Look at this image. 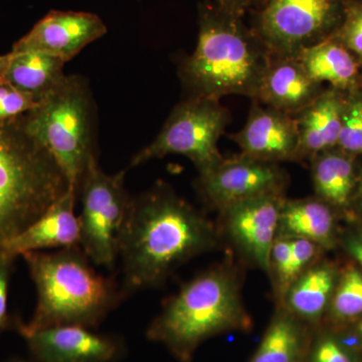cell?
<instances>
[{"mask_svg":"<svg viewBox=\"0 0 362 362\" xmlns=\"http://www.w3.org/2000/svg\"><path fill=\"white\" fill-rule=\"evenodd\" d=\"M23 127L45 147L63 171L69 185L78 190L92 157L93 104L87 82L80 76H66L21 115Z\"/></svg>","mask_w":362,"mask_h":362,"instance_id":"cell-6","label":"cell"},{"mask_svg":"<svg viewBox=\"0 0 362 362\" xmlns=\"http://www.w3.org/2000/svg\"><path fill=\"white\" fill-rule=\"evenodd\" d=\"M325 89L307 74L296 56L273 54L255 101L295 117Z\"/></svg>","mask_w":362,"mask_h":362,"instance_id":"cell-16","label":"cell"},{"mask_svg":"<svg viewBox=\"0 0 362 362\" xmlns=\"http://www.w3.org/2000/svg\"><path fill=\"white\" fill-rule=\"evenodd\" d=\"M230 138L239 145L243 156L273 163L297 161L296 118L259 102L252 101L246 124Z\"/></svg>","mask_w":362,"mask_h":362,"instance_id":"cell-14","label":"cell"},{"mask_svg":"<svg viewBox=\"0 0 362 362\" xmlns=\"http://www.w3.org/2000/svg\"><path fill=\"white\" fill-rule=\"evenodd\" d=\"M230 123L221 100L187 98L176 105L156 139L131 159L130 168L169 154L187 157L199 175L218 165L223 157L218 140Z\"/></svg>","mask_w":362,"mask_h":362,"instance_id":"cell-7","label":"cell"},{"mask_svg":"<svg viewBox=\"0 0 362 362\" xmlns=\"http://www.w3.org/2000/svg\"><path fill=\"white\" fill-rule=\"evenodd\" d=\"M347 0H270L252 11V28L273 54L297 56L330 39L342 25Z\"/></svg>","mask_w":362,"mask_h":362,"instance_id":"cell-9","label":"cell"},{"mask_svg":"<svg viewBox=\"0 0 362 362\" xmlns=\"http://www.w3.org/2000/svg\"><path fill=\"white\" fill-rule=\"evenodd\" d=\"M214 1L228 13L240 18H244L245 14L250 11L247 0H214Z\"/></svg>","mask_w":362,"mask_h":362,"instance_id":"cell-32","label":"cell"},{"mask_svg":"<svg viewBox=\"0 0 362 362\" xmlns=\"http://www.w3.org/2000/svg\"><path fill=\"white\" fill-rule=\"evenodd\" d=\"M313 361L352 362L349 354L332 339H325L319 343L314 352Z\"/></svg>","mask_w":362,"mask_h":362,"instance_id":"cell-31","label":"cell"},{"mask_svg":"<svg viewBox=\"0 0 362 362\" xmlns=\"http://www.w3.org/2000/svg\"><path fill=\"white\" fill-rule=\"evenodd\" d=\"M11 57H13L11 52L9 54L0 56V82L6 81V76L7 70H8L9 64H11Z\"/></svg>","mask_w":362,"mask_h":362,"instance_id":"cell-34","label":"cell"},{"mask_svg":"<svg viewBox=\"0 0 362 362\" xmlns=\"http://www.w3.org/2000/svg\"><path fill=\"white\" fill-rule=\"evenodd\" d=\"M284 201V194L265 195L220 211L226 235L235 247L250 263L268 274Z\"/></svg>","mask_w":362,"mask_h":362,"instance_id":"cell-12","label":"cell"},{"mask_svg":"<svg viewBox=\"0 0 362 362\" xmlns=\"http://www.w3.org/2000/svg\"><path fill=\"white\" fill-rule=\"evenodd\" d=\"M287 173L279 163L243 156L225 159L199 175L197 187L207 206L221 211L226 207L265 195L284 194Z\"/></svg>","mask_w":362,"mask_h":362,"instance_id":"cell-10","label":"cell"},{"mask_svg":"<svg viewBox=\"0 0 362 362\" xmlns=\"http://www.w3.org/2000/svg\"><path fill=\"white\" fill-rule=\"evenodd\" d=\"M249 4L250 11H256L265 6L270 0H247Z\"/></svg>","mask_w":362,"mask_h":362,"instance_id":"cell-35","label":"cell"},{"mask_svg":"<svg viewBox=\"0 0 362 362\" xmlns=\"http://www.w3.org/2000/svg\"><path fill=\"white\" fill-rule=\"evenodd\" d=\"M69 187L52 154L26 132L21 116L0 122V250Z\"/></svg>","mask_w":362,"mask_h":362,"instance_id":"cell-5","label":"cell"},{"mask_svg":"<svg viewBox=\"0 0 362 362\" xmlns=\"http://www.w3.org/2000/svg\"><path fill=\"white\" fill-rule=\"evenodd\" d=\"M13 257L0 250V337L7 330L14 329L16 320L8 313V289L13 270Z\"/></svg>","mask_w":362,"mask_h":362,"instance_id":"cell-29","label":"cell"},{"mask_svg":"<svg viewBox=\"0 0 362 362\" xmlns=\"http://www.w3.org/2000/svg\"><path fill=\"white\" fill-rule=\"evenodd\" d=\"M37 102L33 95L18 89L11 83L0 82V122L28 113L35 108Z\"/></svg>","mask_w":362,"mask_h":362,"instance_id":"cell-28","label":"cell"},{"mask_svg":"<svg viewBox=\"0 0 362 362\" xmlns=\"http://www.w3.org/2000/svg\"><path fill=\"white\" fill-rule=\"evenodd\" d=\"M305 71L315 82L349 93L362 86V66L354 54L334 37L297 54Z\"/></svg>","mask_w":362,"mask_h":362,"instance_id":"cell-18","label":"cell"},{"mask_svg":"<svg viewBox=\"0 0 362 362\" xmlns=\"http://www.w3.org/2000/svg\"><path fill=\"white\" fill-rule=\"evenodd\" d=\"M272 52L243 18L216 2L199 6L197 47L182 59L178 75L187 98L221 100L258 97Z\"/></svg>","mask_w":362,"mask_h":362,"instance_id":"cell-2","label":"cell"},{"mask_svg":"<svg viewBox=\"0 0 362 362\" xmlns=\"http://www.w3.org/2000/svg\"><path fill=\"white\" fill-rule=\"evenodd\" d=\"M337 284L333 267L313 264L290 286L282 304L297 318L317 320L329 306Z\"/></svg>","mask_w":362,"mask_h":362,"instance_id":"cell-21","label":"cell"},{"mask_svg":"<svg viewBox=\"0 0 362 362\" xmlns=\"http://www.w3.org/2000/svg\"><path fill=\"white\" fill-rule=\"evenodd\" d=\"M213 221L158 181L132 197L119 240L125 296L159 287L180 267L218 247Z\"/></svg>","mask_w":362,"mask_h":362,"instance_id":"cell-1","label":"cell"},{"mask_svg":"<svg viewBox=\"0 0 362 362\" xmlns=\"http://www.w3.org/2000/svg\"><path fill=\"white\" fill-rule=\"evenodd\" d=\"M291 238L278 235L274 242L270 256V273L274 275L276 292L283 302L290 288V265H291Z\"/></svg>","mask_w":362,"mask_h":362,"instance_id":"cell-27","label":"cell"},{"mask_svg":"<svg viewBox=\"0 0 362 362\" xmlns=\"http://www.w3.org/2000/svg\"><path fill=\"white\" fill-rule=\"evenodd\" d=\"M358 332H359V335H361V340H362V321H361V323L359 324Z\"/></svg>","mask_w":362,"mask_h":362,"instance_id":"cell-38","label":"cell"},{"mask_svg":"<svg viewBox=\"0 0 362 362\" xmlns=\"http://www.w3.org/2000/svg\"><path fill=\"white\" fill-rule=\"evenodd\" d=\"M78 192L68 190L42 216L2 247L13 258L28 252L80 247V221L75 214Z\"/></svg>","mask_w":362,"mask_h":362,"instance_id":"cell-15","label":"cell"},{"mask_svg":"<svg viewBox=\"0 0 362 362\" xmlns=\"http://www.w3.org/2000/svg\"><path fill=\"white\" fill-rule=\"evenodd\" d=\"M292 240V257L291 265H290V286L294 283L299 276H301L307 269L310 268L315 261L318 250L313 242L299 238H291Z\"/></svg>","mask_w":362,"mask_h":362,"instance_id":"cell-30","label":"cell"},{"mask_svg":"<svg viewBox=\"0 0 362 362\" xmlns=\"http://www.w3.org/2000/svg\"><path fill=\"white\" fill-rule=\"evenodd\" d=\"M6 81L40 101L66 77L64 59L40 52H11Z\"/></svg>","mask_w":362,"mask_h":362,"instance_id":"cell-22","label":"cell"},{"mask_svg":"<svg viewBox=\"0 0 362 362\" xmlns=\"http://www.w3.org/2000/svg\"><path fill=\"white\" fill-rule=\"evenodd\" d=\"M331 315L347 321L362 315V271L347 267L337 283L330 301Z\"/></svg>","mask_w":362,"mask_h":362,"instance_id":"cell-24","label":"cell"},{"mask_svg":"<svg viewBox=\"0 0 362 362\" xmlns=\"http://www.w3.org/2000/svg\"><path fill=\"white\" fill-rule=\"evenodd\" d=\"M278 235L299 238L330 249L335 244L333 207L319 199H286L281 209Z\"/></svg>","mask_w":362,"mask_h":362,"instance_id":"cell-20","label":"cell"},{"mask_svg":"<svg viewBox=\"0 0 362 362\" xmlns=\"http://www.w3.org/2000/svg\"><path fill=\"white\" fill-rule=\"evenodd\" d=\"M346 93L326 88L313 103L295 116L299 149L297 161L337 148Z\"/></svg>","mask_w":362,"mask_h":362,"instance_id":"cell-17","label":"cell"},{"mask_svg":"<svg viewBox=\"0 0 362 362\" xmlns=\"http://www.w3.org/2000/svg\"><path fill=\"white\" fill-rule=\"evenodd\" d=\"M358 201L359 209L362 213V175H361V181H359L358 189H357L356 199Z\"/></svg>","mask_w":362,"mask_h":362,"instance_id":"cell-36","label":"cell"},{"mask_svg":"<svg viewBox=\"0 0 362 362\" xmlns=\"http://www.w3.org/2000/svg\"><path fill=\"white\" fill-rule=\"evenodd\" d=\"M6 362H35V361H33V359H30V361H26V359L18 358V357H14V358L8 359V361H6Z\"/></svg>","mask_w":362,"mask_h":362,"instance_id":"cell-37","label":"cell"},{"mask_svg":"<svg viewBox=\"0 0 362 362\" xmlns=\"http://www.w3.org/2000/svg\"><path fill=\"white\" fill-rule=\"evenodd\" d=\"M301 329L295 316L281 311L274 318L252 362H297L301 354Z\"/></svg>","mask_w":362,"mask_h":362,"instance_id":"cell-23","label":"cell"},{"mask_svg":"<svg viewBox=\"0 0 362 362\" xmlns=\"http://www.w3.org/2000/svg\"><path fill=\"white\" fill-rule=\"evenodd\" d=\"M332 37L347 47L362 66V0H347L344 20Z\"/></svg>","mask_w":362,"mask_h":362,"instance_id":"cell-26","label":"cell"},{"mask_svg":"<svg viewBox=\"0 0 362 362\" xmlns=\"http://www.w3.org/2000/svg\"><path fill=\"white\" fill-rule=\"evenodd\" d=\"M345 250L362 268V233L347 238L345 240Z\"/></svg>","mask_w":362,"mask_h":362,"instance_id":"cell-33","label":"cell"},{"mask_svg":"<svg viewBox=\"0 0 362 362\" xmlns=\"http://www.w3.org/2000/svg\"><path fill=\"white\" fill-rule=\"evenodd\" d=\"M126 170L104 173L92 157L81 180L82 213L80 247L94 265L112 270L118 258L119 240L131 199L125 187Z\"/></svg>","mask_w":362,"mask_h":362,"instance_id":"cell-8","label":"cell"},{"mask_svg":"<svg viewBox=\"0 0 362 362\" xmlns=\"http://www.w3.org/2000/svg\"><path fill=\"white\" fill-rule=\"evenodd\" d=\"M37 290V305L26 330L76 325L95 329L126 297L113 278L98 273L81 247L23 254Z\"/></svg>","mask_w":362,"mask_h":362,"instance_id":"cell-3","label":"cell"},{"mask_svg":"<svg viewBox=\"0 0 362 362\" xmlns=\"http://www.w3.org/2000/svg\"><path fill=\"white\" fill-rule=\"evenodd\" d=\"M106 33L107 26L97 14L52 11L13 45L11 52H45L69 62Z\"/></svg>","mask_w":362,"mask_h":362,"instance_id":"cell-13","label":"cell"},{"mask_svg":"<svg viewBox=\"0 0 362 362\" xmlns=\"http://www.w3.org/2000/svg\"><path fill=\"white\" fill-rule=\"evenodd\" d=\"M337 148L356 158L362 157V86L345 96Z\"/></svg>","mask_w":362,"mask_h":362,"instance_id":"cell-25","label":"cell"},{"mask_svg":"<svg viewBox=\"0 0 362 362\" xmlns=\"http://www.w3.org/2000/svg\"><path fill=\"white\" fill-rule=\"evenodd\" d=\"M35 362H120L126 354L123 339L83 326H54L26 330L14 324Z\"/></svg>","mask_w":362,"mask_h":362,"instance_id":"cell-11","label":"cell"},{"mask_svg":"<svg viewBox=\"0 0 362 362\" xmlns=\"http://www.w3.org/2000/svg\"><path fill=\"white\" fill-rule=\"evenodd\" d=\"M250 325L237 272L223 264L188 281L169 298L146 337L163 344L178 361L189 362L206 340Z\"/></svg>","mask_w":362,"mask_h":362,"instance_id":"cell-4","label":"cell"},{"mask_svg":"<svg viewBox=\"0 0 362 362\" xmlns=\"http://www.w3.org/2000/svg\"><path fill=\"white\" fill-rule=\"evenodd\" d=\"M357 159L337 147L314 156L310 162L316 197L333 209L350 206L361 181Z\"/></svg>","mask_w":362,"mask_h":362,"instance_id":"cell-19","label":"cell"}]
</instances>
